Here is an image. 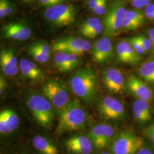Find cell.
<instances>
[{
  "instance_id": "7bdbcfd3",
  "label": "cell",
  "mask_w": 154,
  "mask_h": 154,
  "mask_svg": "<svg viewBox=\"0 0 154 154\" xmlns=\"http://www.w3.org/2000/svg\"><path fill=\"white\" fill-rule=\"evenodd\" d=\"M145 11H151L154 13V3H151L149 5L146 7Z\"/></svg>"
},
{
  "instance_id": "f35d334b",
  "label": "cell",
  "mask_w": 154,
  "mask_h": 154,
  "mask_svg": "<svg viewBox=\"0 0 154 154\" xmlns=\"http://www.w3.org/2000/svg\"><path fill=\"white\" fill-rule=\"evenodd\" d=\"M137 154H154L153 152L147 147H145L144 146H142L140 149H139Z\"/></svg>"
},
{
  "instance_id": "52a82bcc",
  "label": "cell",
  "mask_w": 154,
  "mask_h": 154,
  "mask_svg": "<svg viewBox=\"0 0 154 154\" xmlns=\"http://www.w3.org/2000/svg\"><path fill=\"white\" fill-rule=\"evenodd\" d=\"M142 146V138L127 130L122 132L113 140L111 149L113 154H137Z\"/></svg>"
},
{
  "instance_id": "d4e9b609",
  "label": "cell",
  "mask_w": 154,
  "mask_h": 154,
  "mask_svg": "<svg viewBox=\"0 0 154 154\" xmlns=\"http://www.w3.org/2000/svg\"><path fill=\"white\" fill-rule=\"evenodd\" d=\"M28 51L29 53L33 57V59L39 63H45L50 60V56L43 54L34 48L30 45H29L28 46Z\"/></svg>"
},
{
  "instance_id": "4dcf8cb0",
  "label": "cell",
  "mask_w": 154,
  "mask_h": 154,
  "mask_svg": "<svg viewBox=\"0 0 154 154\" xmlns=\"http://www.w3.org/2000/svg\"><path fill=\"white\" fill-rule=\"evenodd\" d=\"M140 28L137 23L125 17L122 23V30L125 31H131Z\"/></svg>"
},
{
  "instance_id": "30bf717a",
  "label": "cell",
  "mask_w": 154,
  "mask_h": 154,
  "mask_svg": "<svg viewBox=\"0 0 154 154\" xmlns=\"http://www.w3.org/2000/svg\"><path fill=\"white\" fill-rule=\"evenodd\" d=\"M115 134L114 128L107 124H99L93 127L88 134L95 147L102 149L110 143Z\"/></svg>"
},
{
  "instance_id": "d6a6232c",
  "label": "cell",
  "mask_w": 154,
  "mask_h": 154,
  "mask_svg": "<svg viewBox=\"0 0 154 154\" xmlns=\"http://www.w3.org/2000/svg\"><path fill=\"white\" fill-rule=\"evenodd\" d=\"M130 1L134 8L140 10L150 4L151 0H130Z\"/></svg>"
},
{
  "instance_id": "7c38bea8",
  "label": "cell",
  "mask_w": 154,
  "mask_h": 154,
  "mask_svg": "<svg viewBox=\"0 0 154 154\" xmlns=\"http://www.w3.org/2000/svg\"><path fill=\"white\" fill-rule=\"evenodd\" d=\"M3 35L6 38L22 41L31 37L32 31L25 23L13 22L4 25L2 28Z\"/></svg>"
},
{
  "instance_id": "b9f144b4",
  "label": "cell",
  "mask_w": 154,
  "mask_h": 154,
  "mask_svg": "<svg viewBox=\"0 0 154 154\" xmlns=\"http://www.w3.org/2000/svg\"><path fill=\"white\" fill-rule=\"evenodd\" d=\"M144 13H145L144 14L146 16V17L147 19L154 22V13L151 11H145Z\"/></svg>"
},
{
  "instance_id": "60d3db41",
  "label": "cell",
  "mask_w": 154,
  "mask_h": 154,
  "mask_svg": "<svg viewBox=\"0 0 154 154\" xmlns=\"http://www.w3.org/2000/svg\"><path fill=\"white\" fill-rule=\"evenodd\" d=\"M149 37L152 44V49L154 51V28L149 29Z\"/></svg>"
},
{
  "instance_id": "ffe728a7",
  "label": "cell",
  "mask_w": 154,
  "mask_h": 154,
  "mask_svg": "<svg viewBox=\"0 0 154 154\" xmlns=\"http://www.w3.org/2000/svg\"><path fill=\"white\" fill-rule=\"evenodd\" d=\"M18 65L22 75L26 78L34 81H39L45 77L43 70L32 61L27 59L20 60Z\"/></svg>"
},
{
  "instance_id": "7402d4cb",
  "label": "cell",
  "mask_w": 154,
  "mask_h": 154,
  "mask_svg": "<svg viewBox=\"0 0 154 154\" xmlns=\"http://www.w3.org/2000/svg\"><path fill=\"white\" fill-rule=\"evenodd\" d=\"M32 143L34 147L42 154H60L55 145L43 136H35Z\"/></svg>"
},
{
  "instance_id": "e575fe53",
  "label": "cell",
  "mask_w": 154,
  "mask_h": 154,
  "mask_svg": "<svg viewBox=\"0 0 154 154\" xmlns=\"http://www.w3.org/2000/svg\"><path fill=\"white\" fill-rule=\"evenodd\" d=\"M39 1L42 5L47 6L48 8L61 4V2L58 0H39Z\"/></svg>"
},
{
  "instance_id": "3957f363",
  "label": "cell",
  "mask_w": 154,
  "mask_h": 154,
  "mask_svg": "<svg viewBox=\"0 0 154 154\" xmlns=\"http://www.w3.org/2000/svg\"><path fill=\"white\" fill-rule=\"evenodd\" d=\"M26 104L38 124L47 128L51 127L54 118L53 106L44 95L37 93L29 94Z\"/></svg>"
},
{
  "instance_id": "7a4b0ae2",
  "label": "cell",
  "mask_w": 154,
  "mask_h": 154,
  "mask_svg": "<svg viewBox=\"0 0 154 154\" xmlns=\"http://www.w3.org/2000/svg\"><path fill=\"white\" fill-rule=\"evenodd\" d=\"M69 84L72 91L83 101H93L96 94L97 77L92 69L86 67L78 70L71 77Z\"/></svg>"
},
{
  "instance_id": "ee69618b",
  "label": "cell",
  "mask_w": 154,
  "mask_h": 154,
  "mask_svg": "<svg viewBox=\"0 0 154 154\" xmlns=\"http://www.w3.org/2000/svg\"><path fill=\"white\" fill-rule=\"evenodd\" d=\"M21 1H22L23 2H29L33 1H34V0H21Z\"/></svg>"
},
{
  "instance_id": "bcb514c9",
  "label": "cell",
  "mask_w": 154,
  "mask_h": 154,
  "mask_svg": "<svg viewBox=\"0 0 154 154\" xmlns=\"http://www.w3.org/2000/svg\"><path fill=\"white\" fill-rule=\"evenodd\" d=\"M110 154V153H109V152H103V153H102V154Z\"/></svg>"
},
{
  "instance_id": "f6af8a7d",
  "label": "cell",
  "mask_w": 154,
  "mask_h": 154,
  "mask_svg": "<svg viewBox=\"0 0 154 154\" xmlns=\"http://www.w3.org/2000/svg\"><path fill=\"white\" fill-rule=\"evenodd\" d=\"M58 1H60V2H61V4H62V2H63V1H64V0H58Z\"/></svg>"
},
{
  "instance_id": "4316f807",
  "label": "cell",
  "mask_w": 154,
  "mask_h": 154,
  "mask_svg": "<svg viewBox=\"0 0 154 154\" xmlns=\"http://www.w3.org/2000/svg\"><path fill=\"white\" fill-rule=\"evenodd\" d=\"M34 48L45 55L51 56V50L49 46L42 41H38L30 44Z\"/></svg>"
},
{
  "instance_id": "5bb4252c",
  "label": "cell",
  "mask_w": 154,
  "mask_h": 154,
  "mask_svg": "<svg viewBox=\"0 0 154 154\" xmlns=\"http://www.w3.org/2000/svg\"><path fill=\"white\" fill-rule=\"evenodd\" d=\"M92 58L97 63H104L109 61L112 54V45L109 37L99 39L92 47Z\"/></svg>"
},
{
  "instance_id": "44dd1931",
  "label": "cell",
  "mask_w": 154,
  "mask_h": 154,
  "mask_svg": "<svg viewBox=\"0 0 154 154\" xmlns=\"http://www.w3.org/2000/svg\"><path fill=\"white\" fill-rule=\"evenodd\" d=\"M134 116L139 123H145L151 120L152 114L149 102L137 99L132 105Z\"/></svg>"
},
{
  "instance_id": "d6986e66",
  "label": "cell",
  "mask_w": 154,
  "mask_h": 154,
  "mask_svg": "<svg viewBox=\"0 0 154 154\" xmlns=\"http://www.w3.org/2000/svg\"><path fill=\"white\" fill-rule=\"evenodd\" d=\"M20 124V118L14 110L6 109L0 113V132L8 134L15 131Z\"/></svg>"
},
{
  "instance_id": "8fae6325",
  "label": "cell",
  "mask_w": 154,
  "mask_h": 154,
  "mask_svg": "<svg viewBox=\"0 0 154 154\" xmlns=\"http://www.w3.org/2000/svg\"><path fill=\"white\" fill-rule=\"evenodd\" d=\"M105 87L110 92L121 93L125 88V80L120 70L115 68L105 69L102 74Z\"/></svg>"
},
{
  "instance_id": "e0dca14e",
  "label": "cell",
  "mask_w": 154,
  "mask_h": 154,
  "mask_svg": "<svg viewBox=\"0 0 154 154\" xmlns=\"http://www.w3.org/2000/svg\"><path fill=\"white\" fill-rule=\"evenodd\" d=\"M116 53L119 61L126 64L137 65L142 60L139 55L127 41H122L116 46Z\"/></svg>"
},
{
  "instance_id": "d590c367",
  "label": "cell",
  "mask_w": 154,
  "mask_h": 154,
  "mask_svg": "<svg viewBox=\"0 0 154 154\" xmlns=\"http://www.w3.org/2000/svg\"><path fill=\"white\" fill-rule=\"evenodd\" d=\"M4 4L5 9L6 16L11 15L14 11L11 2L9 0H4Z\"/></svg>"
},
{
  "instance_id": "4fadbf2b",
  "label": "cell",
  "mask_w": 154,
  "mask_h": 154,
  "mask_svg": "<svg viewBox=\"0 0 154 154\" xmlns=\"http://www.w3.org/2000/svg\"><path fill=\"white\" fill-rule=\"evenodd\" d=\"M127 87L130 91L138 99L150 102L153 99L154 95L151 88L146 83L134 75L128 78Z\"/></svg>"
},
{
  "instance_id": "f1b7e54d",
  "label": "cell",
  "mask_w": 154,
  "mask_h": 154,
  "mask_svg": "<svg viewBox=\"0 0 154 154\" xmlns=\"http://www.w3.org/2000/svg\"><path fill=\"white\" fill-rule=\"evenodd\" d=\"M127 41L130 43V44L132 46L134 49L135 50L139 55H142L146 53V51L143 49L142 45L138 41L136 36L132 37V38H130L128 39Z\"/></svg>"
},
{
  "instance_id": "ba28073f",
  "label": "cell",
  "mask_w": 154,
  "mask_h": 154,
  "mask_svg": "<svg viewBox=\"0 0 154 154\" xmlns=\"http://www.w3.org/2000/svg\"><path fill=\"white\" fill-rule=\"evenodd\" d=\"M52 48L57 52L62 51L78 55L89 51L91 48V44L86 39L66 37L56 41L53 45Z\"/></svg>"
},
{
  "instance_id": "836d02e7",
  "label": "cell",
  "mask_w": 154,
  "mask_h": 154,
  "mask_svg": "<svg viewBox=\"0 0 154 154\" xmlns=\"http://www.w3.org/2000/svg\"><path fill=\"white\" fill-rule=\"evenodd\" d=\"M144 134L154 143V124L148 127L145 130Z\"/></svg>"
},
{
  "instance_id": "8d00e7d4",
  "label": "cell",
  "mask_w": 154,
  "mask_h": 154,
  "mask_svg": "<svg viewBox=\"0 0 154 154\" xmlns=\"http://www.w3.org/2000/svg\"><path fill=\"white\" fill-rule=\"evenodd\" d=\"M5 17V9L4 0H0V18L1 19H3Z\"/></svg>"
},
{
  "instance_id": "603a6c76",
  "label": "cell",
  "mask_w": 154,
  "mask_h": 154,
  "mask_svg": "<svg viewBox=\"0 0 154 154\" xmlns=\"http://www.w3.org/2000/svg\"><path fill=\"white\" fill-rule=\"evenodd\" d=\"M139 73L146 81L154 84V60L144 63L140 66Z\"/></svg>"
},
{
  "instance_id": "74e56055",
  "label": "cell",
  "mask_w": 154,
  "mask_h": 154,
  "mask_svg": "<svg viewBox=\"0 0 154 154\" xmlns=\"http://www.w3.org/2000/svg\"><path fill=\"white\" fill-rule=\"evenodd\" d=\"M101 0H88V5L90 10L93 11L94 9L97 6Z\"/></svg>"
},
{
  "instance_id": "9a60e30c",
  "label": "cell",
  "mask_w": 154,
  "mask_h": 154,
  "mask_svg": "<svg viewBox=\"0 0 154 154\" xmlns=\"http://www.w3.org/2000/svg\"><path fill=\"white\" fill-rule=\"evenodd\" d=\"M67 149L74 154H90L92 152L93 143L88 137L75 135L65 141Z\"/></svg>"
},
{
  "instance_id": "2e32d148",
  "label": "cell",
  "mask_w": 154,
  "mask_h": 154,
  "mask_svg": "<svg viewBox=\"0 0 154 154\" xmlns=\"http://www.w3.org/2000/svg\"><path fill=\"white\" fill-rule=\"evenodd\" d=\"M0 65L6 76L13 77L18 72L19 65L14 51L10 48H3L0 53Z\"/></svg>"
},
{
  "instance_id": "83f0119b",
  "label": "cell",
  "mask_w": 154,
  "mask_h": 154,
  "mask_svg": "<svg viewBox=\"0 0 154 154\" xmlns=\"http://www.w3.org/2000/svg\"><path fill=\"white\" fill-rule=\"evenodd\" d=\"M102 32H103V24L100 23L97 26L84 32L82 34L83 36L88 38H93L98 35Z\"/></svg>"
},
{
  "instance_id": "484cf974",
  "label": "cell",
  "mask_w": 154,
  "mask_h": 154,
  "mask_svg": "<svg viewBox=\"0 0 154 154\" xmlns=\"http://www.w3.org/2000/svg\"><path fill=\"white\" fill-rule=\"evenodd\" d=\"M101 22L99 18L97 17H90L86 21L83 22L80 26V32L81 34L95 28L100 24Z\"/></svg>"
},
{
  "instance_id": "7dc6e473",
  "label": "cell",
  "mask_w": 154,
  "mask_h": 154,
  "mask_svg": "<svg viewBox=\"0 0 154 154\" xmlns=\"http://www.w3.org/2000/svg\"><path fill=\"white\" fill-rule=\"evenodd\" d=\"M117 1H121V0H117Z\"/></svg>"
},
{
  "instance_id": "cb8c5ba5",
  "label": "cell",
  "mask_w": 154,
  "mask_h": 154,
  "mask_svg": "<svg viewBox=\"0 0 154 154\" xmlns=\"http://www.w3.org/2000/svg\"><path fill=\"white\" fill-rule=\"evenodd\" d=\"M125 17L137 23L140 27L146 21V16L139 10L127 11L125 13Z\"/></svg>"
},
{
  "instance_id": "ab89813d",
  "label": "cell",
  "mask_w": 154,
  "mask_h": 154,
  "mask_svg": "<svg viewBox=\"0 0 154 154\" xmlns=\"http://www.w3.org/2000/svg\"><path fill=\"white\" fill-rule=\"evenodd\" d=\"M6 87V82L5 79L3 77H1L0 78V94L1 95H2V94L3 93L4 90L5 89Z\"/></svg>"
},
{
  "instance_id": "8992f818",
  "label": "cell",
  "mask_w": 154,
  "mask_h": 154,
  "mask_svg": "<svg viewBox=\"0 0 154 154\" xmlns=\"http://www.w3.org/2000/svg\"><path fill=\"white\" fill-rule=\"evenodd\" d=\"M44 14L45 18L53 25L63 27L72 25L75 21L77 10L72 4H60L48 8Z\"/></svg>"
},
{
  "instance_id": "9c48e42d",
  "label": "cell",
  "mask_w": 154,
  "mask_h": 154,
  "mask_svg": "<svg viewBox=\"0 0 154 154\" xmlns=\"http://www.w3.org/2000/svg\"><path fill=\"white\" fill-rule=\"evenodd\" d=\"M98 108L100 114L107 119H122L125 116V110L123 104L110 96H106L100 100Z\"/></svg>"
},
{
  "instance_id": "6da1fadb",
  "label": "cell",
  "mask_w": 154,
  "mask_h": 154,
  "mask_svg": "<svg viewBox=\"0 0 154 154\" xmlns=\"http://www.w3.org/2000/svg\"><path fill=\"white\" fill-rule=\"evenodd\" d=\"M57 132L63 133L81 130L87 122V113L82 105L77 99L71 100L58 111Z\"/></svg>"
},
{
  "instance_id": "1f68e13d",
  "label": "cell",
  "mask_w": 154,
  "mask_h": 154,
  "mask_svg": "<svg viewBox=\"0 0 154 154\" xmlns=\"http://www.w3.org/2000/svg\"><path fill=\"white\" fill-rule=\"evenodd\" d=\"M107 8V0H101L97 6L94 9V13L98 15L102 16L106 14Z\"/></svg>"
},
{
  "instance_id": "277c9868",
  "label": "cell",
  "mask_w": 154,
  "mask_h": 154,
  "mask_svg": "<svg viewBox=\"0 0 154 154\" xmlns=\"http://www.w3.org/2000/svg\"><path fill=\"white\" fill-rule=\"evenodd\" d=\"M126 9L120 1L114 2L106 13L103 21V33L107 37H114L122 30Z\"/></svg>"
},
{
  "instance_id": "5b68a950",
  "label": "cell",
  "mask_w": 154,
  "mask_h": 154,
  "mask_svg": "<svg viewBox=\"0 0 154 154\" xmlns=\"http://www.w3.org/2000/svg\"><path fill=\"white\" fill-rule=\"evenodd\" d=\"M42 92L43 95L58 111L71 100L68 88L65 85L58 80L48 81L42 86Z\"/></svg>"
},
{
  "instance_id": "f546056e",
  "label": "cell",
  "mask_w": 154,
  "mask_h": 154,
  "mask_svg": "<svg viewBox=\"0 0 154 154\" xmlns=\"http://www.w3.org/2000/svg\"><path fill=\"white\" fill-rule=\"evenodd\" d=\"M136 37L142 45L146 53L149 52L152 49V44L149 37H146L144 34H139L138 35H136Z\"/></svg>"
},
{
  "instance_id": "ac0fdd59",
  "label": "cell",
  "mask_w": 154,
  "mask_h": 154,
  "mask_svg": "<svg viewBox=\"0 0 154 154\" xmlns=\"http://www.w3.org/2000/svg\"><path fill=\"white\" fill-rule=\"evenodd\" d=\"M55 67L61 72H68L80 65V59L78 55L65 52H57L54 58Z\"/></svg>"
}]
</instances>
